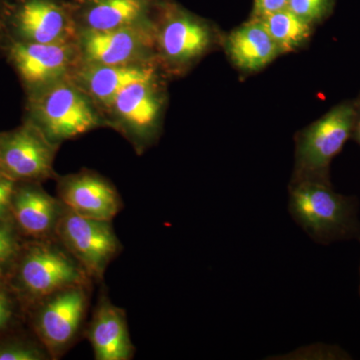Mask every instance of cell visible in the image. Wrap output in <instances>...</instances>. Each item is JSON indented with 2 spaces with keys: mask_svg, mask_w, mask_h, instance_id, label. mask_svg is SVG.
<instances>
[{
  "mask_svg": "<svg viewBox=\"0 0 360 360\" xmlns=\"http://www.w3.org/2000/svg\"><path fill=\"white\" fill-rule=\"evenodd\" d=\"M359 240L360 241V238H359ZM359 295H360V285H359Z\"/></svg>",
  "mask_w": 360,
  "mask_h": 360,
  "instance_id": "28",
  "label": "cell"
},
{
  "mask_svg": "<svg viewBox=\"0 0 360 360\" xmlns=\"http://www.w3.org/2000/svg\"><path fill=\"white\" fill-rule=\"evenodd\" d=\"M56 238L92 281H103L108 265L122 248L111 221L80 217L66 206Z\"/></svg>",
  "mask_w": 360,
  "mask_h": 360,
  "instance_id": "5",
  "label": "cell"
},
{
  "mask_svg": "<svg viewBox=\"0 0 360 360\" xmlns=\"http://www.w3.org/2000/svg\"><path fill=\"white\" fill-rule=\"evenodd\" d=\"M141 44L139 33L127 27L89 30L84 41L87 58L98 65H127L141 51Z\"/></svg>",
  "mask_w": 360,
  "mask_h": 360,
  "instance_id": "15",
  "label": "cell"
},
{
  "mask_svg": "<svg viewBox=\"0 0 360 360\" xmlns=\"http://www.w3.org/2000/svg\"><path fill=\"white\" fill-rule=\"evenodd\" d=\"M352 139H354L357 141V143L360 146V105L359 108V113H357L356 122H355V127L354 130V135Z\"/></svg>",
  "mask_w": 360,
  "mask_h": 360,
  "instance_id": "27",
  "label": "cell"
},
{
  "mask_svg": "<svg viewBox=\"0 0 360 360\" xmlns=\"http://www.w3.org/2000/svg\"><path fill=\"white\" fill-rule=\"evenodd\" d=\"M6 51L23 84L30 89L51 82L70 63V49L63 44L9 41Z\"/></svg>",
  "mask_w": 360,
  "mask_h": 360,
  "instance_id": "12",
  "label": "cell"
},
{
  "mask_svg": "<svg viewBox=\"0 0 360 360\" xmlns=\"http://www.w3.org/2000/svg\"><path fill=\"white\" fill-rule=\"evenodd\" d=\"M20 236L11 217L0 219V277L8 276L22 248Z\"/></svg>",
  "mask_w": 360,
  "mask_h": 360,
  "instance_id": "20",
  "label": "cell"
},
{
  "mask_svg": "<svg viewBox=\"0 0 360 360\" xmlns=\"http://www.w3.org/2000/svg\"><path fill=\"white\" fill-rule=\"evenodd\" d=\"M30 120L37 129L53 142L72 139L96 127L94 111L84 96L68 85L52 87L33 97Z\"/></svg>",
  "mask_w": 360,
  "mask_h": 360,
  "instance_id": "6",
  "label": "cell"
},
{
  "mask_svg": "<svg viewBox=\"0 0 360 360\" xmlns=\"http://www.w3.org/2000/svg\"><path fill=\"white\" fill-rule=\"evenodd\" d=\"M32 123L0 134V174L15 182H39L53 174L54 149Z\"/></svg>",
  "mask_w": 360,
  "mask_h": 360,
  "instance_id": "7",
  "label": "cell"
},
{
  "mask_svg": "<svg viewBox=\"0 0 360 360\" xmlns=\"http://www.w3.org/2000/svg\"><path fill=\"white\" fill-rule=\"evenodd\" d=\"M9 41L63 44L68 22L63 11L49 0H20L9 22Z\"/></svg>",
  "mask_w": 360,
  "mask_h": 360,
  "instance_id": "11",
  "label": "cell"
},
{
  "mask_svg": "<svg viewBox=\"0 0 360 360\" xmlns=\"http://www.w3.org/2000/svg\"><path fill=\"white\" fill-rule=\"evenodd\" d=\"M335 0H288V9L309 25L321 22L333 11Z\"/></svg>",
  "mask_w": 360,
  "mask_h": 360,
  "instance_id": "22",
  "label": "cell"
},
{
  "mask_svg": "<svg viewBox=\"0 0 360 360\" xmlns=\"http://www.w3.org/2000/svg\"><path fill=\"white\" fill-rule=\"evenodd\" d=\"M143 11L142 0H96L87 13L90 30H117L127 27Z\"/></svg>",
  "mask_w": 360,
  "mask_h": 360,
  "instance_id": "18",
  "label": "cell"
},
{
  "mask_svg": "<svg viewBox=\"0 0 360 360\" xmlns=\"http://www.w3.org/2000/svg\"><path fill=\"white\" fill-rule=\"evenodd\" d=\"M20 0H0V49L6 51L9 41H7V33L9 22L14 9Z\"/></svg>",
  "mask_w": 360,
  "mask_h": 360,
  "instance_id": "24",
  "label": "cell"
},
{
  "mask_svg": "<svg viewBox=\"0 0 360 360\" xmlns=\"http://www.w3.org/2000/svg\"><path fill=\"white\" fill-rule=\"evenodd\" d=\"M212 41L213 33L207 25L186 15L168 21L160 35L163 53L174 63H187L198 58Z\"/></svg>",
  "mask_w": 360,
  "mask_h": 360,
  "instance_id": "14",
  "label": "cell"
},
{
  "mask_svg": "<svg viewBox=\"0 0 360 360\" xmlns=\"http://www.w3.org/2000/svg\"><path fill=\"white\" fill-rule=\"evenodd\" d=\"M58 198L80 217L112 221L123 202L115 186L91 172L70 175L60 180Z\"/></svg>",
  "mask_w": 360,
  "mask_h": 360,
  "instance_id": "9",
  "label": "cell"
},
{
  "mask_svg": "<svg viewBox=\"0 0 360 360\" xmlns=\"http://www.w3.org/2000/svg\"><path fill=\"white\" fill-rule=\"evenodd\" d=\"M288 8V0H255L253 18L262 20Z\"/></svg>",
  "mask_w": 360,
  "mask_h": 360,
  "instance_id": "26",
  "label": "cell"
},
{
  "mask_svg": "<svg viewBox=\"0 0 360 360\" xmlns=\"http://www.w3.org/2000/svg\"><path fill=\"white\" fill-rule=\"evenodd\" d=\"M8 277L18 300L30 307L56 291L94 283L56 236L23 243Z\"/></svg>",
  "mask_w": 360,
  "mask_h": 360,
  "instance_id": "2",
  "label": "cell"
},
{
  "mask_svg": "<svg viewBox=\"0 0 360 360\" xmlns=\"http://www.w3.org/2000/svg\"><path fill=\"white\" fill-rule=\"evenodd\" d=\"M153 79L151 68L127 65H98L86 73L89 91L104 103H112L127 85Z\"/></svg>",
  "mask_w": 360,
  "mask_h": 360,
  "instance_id": "17",
  "label": "cell"
},
{
  "mask_svg": "<svg viewBox=\"0 0 360 360\" xmlns=\"http://www.w3.org/2000/svg\"><path fill=\"white\" fill-rule=\"evenodd\" d=\"M227 54L239 70H262L281 54L262 20L252 18L234 30L225 40Z\"/></svg>",
  "mask_w": 360,
  "mask_h": 360,
  "instance_id": "13",
  "label": "cell"
},
{
  "mask_svg": "<svg viewBox=\"0 0 360 360\" xmlns=\"http://www.w3.org/2000/svg\"><path fill=\"white\" fill-rule=\"evenodd\" d=\"M96 360H130L135 347L130 338L127 314L101 291L86 330Z\"/></svg>",
  "mask_w": 360,
  "mask_h": 360,
  "instance_id": "10",
  "label": "cell"
},
{
  "mask_svg": "<svg viewBox=\"0 0 360 360\" xmlns=\"http://www.w3.org/2000/svg\"><path fill=\"white\" fill-rule=\"evenodd\" d=\"M15 186V181L0 174V219L11 217V201H13Z\"/></svg>",
  "mask_w": 360,
  "mask_h": 360,
  "instance_id": "25",
  "label": "cell"
},
{
  "mask_svg": "<svg viewBox=\"0 0 360 360\" xmlns=\"http://www.w3.org/2000/svg\"><path fill=\"white\" fill-rule=\"evenodd\" d=\"M89 288H63L30 307L33 330L52 360L61 359L77 341L89 309Z\"/></svg>",
  "mask_w": 360,
  "mask_h": 360,
  "instance_id": "4",
  "label": "cell"
},
{
  "mask_svg": "<svg viewBox=\"0 0 360 360\" xmlns=\"http://www.w3.org/2000/svg\"><path fill=\"white\" fill-rule=\"evenodd\" d=\"M18 296L4 277H0V335L11 328L16 316Z\"/></svg>",
  "mask_w": 360,
  "mask_h": 360,
  "instance_id": "23",
  "label": "cell"
},
{
  "mask_svg": "<svg viewBox=\"0 0 360 360\" xmlns=\"http://www.w3.org/2000/svg\"><path fill=\"white\" fill-rule=\"evenodd\" d=\"M288 212L295 224L319 245L360 238L359 202L335 193L331 184L295 182L288 188Z\"/></svg>",
  "mask_w": 360,
  "mask_h": 360,
  "instance_id": "1",
  "label": "cell"
},
{
  "mask_svg": "<svg viewBox=\"0 0 360 360\" xmlns=\"http://www.w3.org/2000/svg\"><path fill=\"white\" fill-rule=\"evenodd\" d=\"M0 360H52L39 340L11 338L0 340Z\"/></svg>",
  "mask_w": 360,
  "mask_h": 360,
  "instance_id": "21",
  "label": "cell"
},
{
  "mask_svg": "<svg viewBox=\"0 0 360 360\" xmlns=\"http://www.w3.org/2000/svg\"><path fill=\"white\" fill-rule=\"evenodd\" d=\"M151 82L153 80L127 85L112 101L122 120L143 136L153 132L160 115V103L151 89Z\"/></svg>",
  "mask_w": 360,
  "mask_h": 360,
  "instance_id": "16",
  "label": "cell"
},
{
  "mask_svg": "<svg viewBox=\"0 0 360 360\" xmlns=\"http://www.w3.org/2000/svg\"><path fill=\"white\" fill-rule=\"evenodd\" d=\"M359 105L360 97L341 103L297 134L290 184L307 180L331 184V162L354 135Z\"/></svg>",
  "mask_w": 360,
  "mask_h": 360,
  "instance_id": "3",
  "label": "cell"
},
{
  "mask_svg": "<svg viewBox=\"0 0 360 360\" xmlns=\"http://www.w3.org/2000/svg\"><path fill=\"white\" fill-rule=\"evenodd\" d=\"M65 205L39 186V182H16L11 217L20 236L27 240L56 238Z\"/></svg>",
  "mask_w": 360,
  "mask_h": 360,
  "instance_id": "8",
  "label": "cell"
},
{
  "mask_svg": "<svg viewBox=\"0 0 360 360\" xmlns=\"http://www.w3.org/2000/svg\"><path fill=\"white\" fill-rule=\"evenodd\" d=\"M262 22L281 53L295 51L309 39L312 26L290 9L262 18Z\"/></svg>",
  "mask_w": 360,
  "mask_h": 360,
  "instance_id": "19",
  "label": "cell"
}]
</instances>
